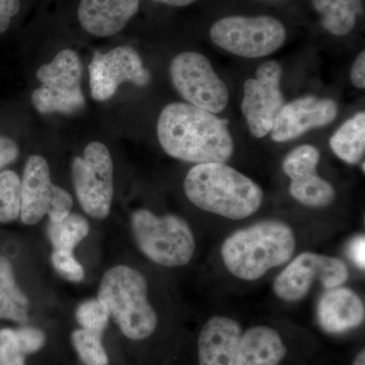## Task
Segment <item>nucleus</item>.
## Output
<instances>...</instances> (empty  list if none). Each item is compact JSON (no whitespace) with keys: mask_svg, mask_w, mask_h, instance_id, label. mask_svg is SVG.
Returning a JSON list of instances; mask_svg holds the SVG:
<instances>
[{"mask_svg":"<svg viewBox=\"0 0 365 365\" xmlns=\"http://www.w3.org/2000/svg\"><path fill=\"white\" fill-rule=\"evenodd\" d=\"M158 141L170 157L196 165L227 163L234 155L227 122L188 103H170L158 117Z\"/></svg>","mask_w":365,"mask_h":365,"instance_id":"f257e3e1","label":"nucleus"},{"mask_svg":"<svg viewBox=\"0 0 365 365\" xmlns=\"http://www.w3.org/2000/svg\"><path fill=\"white\" fill-rule=\"evenodd\" d=\"M297 250L294 230L281 220H262L227 237L220 249L225 268L235 277L256 281L292 260Z\"/></svg>","mask_w":365,"mask_h":365,"instance_id":"f03ea898","label":"nucleus"},{"mask_svg":"<svg viewBox=\"0 0 365 365\" xmlns=\"http://www.w3.org/2000/svg\"><path fill=\"white\" fill-rule=\"evenodd\" d=\"M184 191L197 207L232 220L255 215L264 198L256 182L225 163L194 165L185 178Z\"/></svg>","mask_w":365,"mask_h":365,"instance_id":"7ed1b4c3","label":"nucleus"},{"mask_svg":"<svg viewBox=\"0 0 365 365\" xmlns=\"http://www.w3.org/2000/svg\"><path fill=\"white\" fill-rule=\"evenodd\" d=\"M98 299L129 339L144 340L157 330L158 314L148 300V282L136 269H109L101 281Z\"/></svg>","mask_w":365,"mask_h":365,"instance_id":"20e7f679","label":"nucleus"},{"mask_svg":"<svg viewBox=\"0 0 365 365\" xmlns=\"http://www.w3.org/2000/svg\"><path fill=\"white\" fill-rule=\"evenodd\" d=\"M132 232L139 250L163 267H181L193 258L195 237L189 223L176 215H155L148 209L132 215Z\"/></svg>","mask_w":365,"mask_h":365,"instance_id":"39448f33","label":"nucleus"},{"mask_svg":"<svg viewBox=\"0 0 365 365\" xmlns=\"http://www.w3.org/2000/svg\"><path fill=\"white\" fill-rule=\"evenodd\" d=\"M83 66L78 53L71 49L60 51L50 63L40 67L36 78L40 88L33 91L34 107L42 114H76L85 108L81 91Z\"/></svg>","mask_w":365,"mask_h":365,"instance_id":"423d86ee","label":"nucleus"},{"mask_svg":"<svg viewBox=\"0 0 365 365\" xmlns=\"http://www.w3.org/2000/svg\"><path fill=\"white\" fill-rule=\"evenodd\" d=\"M209 36L216 46L232 54L261 58L279 50L287 35L282 23L272 16H234L213 24Z\"/></svg>","mask_w":365,"mask_h":365,"instance_id":"0eeeda50","label":"nucleus"},{"mask_svg":"<svg viewBox=\"0 0 365 365\" xmlns=\"http://www.w3.org/2000/svg\"><path fill=\"white\" fill-rule=\"evenodd\" d=\"M72 182L78 202L86 215L104 220L111 210L114 196V165L104 143H88L83 157L71 165Z\"/></svg>","mask_w":365,"mask_h":365,"instance_id":"6e6552de","label":"nucleus"},{"mask_svg":"<svg viewBox=\"0 0 365 365\" xmlns=\"http://www.w3.org/2000/svg\"><path fill=\"white\" fill-rule=\"evenodd\" d=\"M170 76L175 90L188 104L220 114L227 108V86L211 66L207 57L184 52L170 62Z\"/></svg>","mask_w":365,"mask_h":365,"instance_id":"1a4fd4ad","label":"nucleus"},{"mask_svg":"<svg viewBox=\"0 0 365 365\" xmlns=\"http://www.w3.org/2000/svg\"><path fill=\"white\" fill-rule=\"evenodd\" d=\"M349 278L347 265L336 257L304 252L288 262L273 283L274 294L287 302H297L307 297L314 283L326 289L343 287Z\"/></svg>","mask_w":365,"mask_h":365,"instance_id":"9d476101","label":"nucleus"},{"mask_svg":"<svg viewBox=\"0 0 365 365\" xmlns=\"http://www.w3.org/2000/svg\"><path fill=\"white\" fill-rule=\"evenodd\" d=\"M281 78L280 63L269 60L258 67L255 78L245 83L242 112L250 132L256 138H263L270 133L276 118L284 107Z\"/></svg>","mask_w":365,"mask_h":365,"instance_id":"9b49d317","label":"nucleus"},{"mask_svg":"<svg viewBox=\"0 0 365 365\" xmlns=\"http://www.w3.org/2000/svg\"><path fill=\"white\" fill-rule=\"evenodd\" d=\"M88 73L91 97L98 102L114 97L122 83L145 86L151 79L140 55L129 46H120L106 54L96 53L88 66Z\"/></svg>","mask_w":365,"mask_h":365,"instance_id":"f8f14e48","label":"nucleus"},{"mask_svg":"<svg viewBox=\"0 0 365 365\" xmlns=\"http://www.w3.org/2000/svg\"><path fill=\"white\" fill-rule=\"evenodd\" d=\"M338 115V105L331 98L307 96L285 104L271 130L275 143H287L312 129L332 123Z\"/></svg>","mask_w":365,"mask_h":365,"instance_id":"ddd939ff","label":"nucleus"},{"mask_svg":"<svg viewBox=\"0 0 365 365\" xmlns=\"http://www.w3.org/2000/svg\"><path fill=\"white\" fill-rule=\"evenodd\" d=\"M242 335L235 319L215 316L204 325L198 338L199 365H235Z\"/></svg>","mask_w":365,"mask_h":365,"instance_id":"4468645a","label":"nucleus"},{"mask_svg":"<svg viewBox=\"0 0 365 365\" xmlns=\"http://www.w3.org/2000/svg\"><path fill=\"white\" fill-rule=\"evenodd\" d=\"M53 186L47 160L42 155H31L21 179V222L34 225L47 215Z\"/></svg>","mask_w":365,"mask_h":365,"instance_id":"2eb2a0df","label":"nucleus"},{"mask_svg":"<svg viewBox=\"0 0 365 365\" xmlns=\"http://www.w3.org/2000/svg\"><path fill=\"white\" fill-rule=\"evenodd\" d=\"M140 0H81L78 16L81 28L95 37L121 32L138 11Z\"/></svg>","mask_w":365,"mask_h":365,"instance_id":"dca6fc26","label":"nucleus"},{"mask_svg":"<svg viewBox=\"0 0 365 365\" xmlns=\"http://www.w3.org/2000/svg\"><path fill=\"white\" fill-rule=\"evenodd\" d=\"M318 321L326 332H347L362 325L365 319L364 300L347 287L328 289L318 304Z\"/></svg>","mask_w":365,"mask_h":365,"instance_id":"f3484780","label":"nucleus"},{"mask_svg":"<svg viewBox=\"0 0 365 365\" xmlns=\"http://www.w3.org/2000/svg\"><path fill=\"white\" fill-rule=\"evenodd\" d=\"M287 348L277 331L255 326L242 333L235 365H280Z\"/></svg>","mask_w":365,"mask_h":365,"instance_id":"a211bd4d","label":"nucleus"},{"mask_svg":"<svg viewBox=\"0 0 365 365\" xmlns=\"http://www.w3.org/2000/svg\"><path fill=\"white\" fill-rule=\"evenodd\" d=\"M312 4L324 29L338 37L351 32L362 11V0H312Z\"/></svg>","mask_w":365,"mask_h":365,"instance_id":"6ab92c4d","label":"nucleus"},{"mask_svg":"<svg viewBox=\"0 0 365 365\" xmlns=\"http://www.w3.org/2000/svg\"><path fill=\"white\" fill-rule=\"evenodd\" d=\"M333 153L348 165L364 160L365 153V114L359 112L346 121L330 139Z\"/></svg>","mask_w":365,"mask_h":365,"instance_id":"aec40b11","label":"nucleus"},{"mask_svg":"<svg viewBox=\"0 0 365 365\" xmlns=\"http://www.w3.org/2000/svg\"><path fill=\"white\" fill-rule=\"evenodd\" d=\"M29 299L14 278L11 262L0 256V319L26 323Z\"/></svg>","mask_w":365,"mask_h":365,"instance_id":"412c9836","label":"nucleus"},{"mask_svg":"<svg viewBox=\"0 0 365 365\" xmlns=\"http://www.w3.org/2000/svg\"><path fill=\"white\" fill-rule=\"evenodd\" d=\"M289 193L297 202L311 208L327 207L336 198V190L318 172L292 180Z\"/></svg>","mask_w":365,"mask_h":365,"instance_id":"4be33fe9","label":"nucleus"},{"mask_svg":"<svg viewBox=\"0 0 365 365\" xmlns=\"http://www.w3.org/2000/svg\"><path fill=\"white\" fill-rule=\"evenodd\" d=\"M90 225L85 217L71 213L58 222H49L47 232L55 250L73 252L79 242L86 239Z\"/></svg>","mask_w":365,"mask_h":365,"instance_id":"5701e85b","label":"nucleus"},{"mask_svg":"<svg viewBox=\"0 0 365 365\" xmlns=\"http://www.w3.org/2000/svg\"><path fill=\"white\" fill-rule=\"evenodd\" d=\"M21 209V178L14 170L0 172V222L18 220Z\"/></svg>","mask_w":365,"mask_h":365,"instance_id":"b1692460","label":"nucleus"},{"mask_svg":"<svg viewBox=\"0 0 365 365\" xmlns=\"http://www.w3.org/2000/svg\"><path fill=\"white\" fill-rule=\"evenodd\" d=\"M72 345L85 365H108L109 357L101 340V334L78 329L71 335Z\"/></svg>","mask_w":365,"mask_h":365,"instance_id":"393cba45","label":"nucleus"},{"mask_svg":"<svg viewBox=\"0 0 365 365\" xmlns=\"http://www.w3.org/2000/svg\"><path fill=\"white\" fill-rule=\"evenodd\" d=\"M321 153L313 145L297 146L285 157L282 163L283 172L290 180L317 173Z\"/></svg>","mask_w":365,"mask_h":365,"instance_id":"a878e982","label":"nucleus"},{"mask_svg":"<svg viewBox=\"0 0 365 365\" xmlns=\"http://www.w3.org/2000/svg\"><path fill=\"white\" fill-rule=\"evenodd\" d=\"M76 318L81 329L101 334L107 327L110 316L101 300L93 299L79 304Z\"/></svg>","mask_w":365,"mask_h":365,"instance_id":"bb28decb","label":"nucleus"},{"mask_svg":"<svg viewBox=\"0 0 365 365\" xmlns=\"http://www.w3.org/2000/svg\"><path fill=\"white\" fill-rule=\"evenodd\" d=\"M53 267L66 279L81 282L85 278V269L76 260L73 252L55 250L51 256Z\"/></svg>","mask_w":365,"mask_h":365,"instance_id":"cd10ccee","label":"nucleus"},{"mask_svg":"<svg viewBox=\"0 0 365 365\" xmlns=\"http://www.w3.org/2000/svg\"><path fill=\"white\" fill-rule=\"evenodd\" d=\"M0 365H25V354L19 348L13 329L0 330Z\"/></svg>","mask_w":365,"mask_h":365,"instance_id":"c85d7f7f","label":"nucleus"},{"mask_svg":"<svg viewBox=\"0 0 365 365\" xmlns=\"http://www.w3.org/2000/svg\"><path fill=\"white\" fill-rule=\"evenodd\" d=\"M73 206V199L71 194L61 187L53 186L51 201L48 207L47 215L50 222H58L69 215Z\"/></svg>","mask_w":365,"mask_h":365,"instance_id":"c756f323","label":"nucleus"},{"mask_svg":"<svg viewBox=\"0 0 365 365\" xmlns=\"http://www.w3.org/2000/svg\"><path fill=\"white\" fill-rule=\"evenodd\" d=\"M16 331V342L24 354H32L42 349L45 345L46 336L40 329L33 327H21Z\"/></svg>","mask_w":365,"mask_h":365,"instance_id":"7c9ffc66","label":"nucleus"},{"mask_svg":"<svg viewBox=\"0 0 365 365\" xmlns=\"http://www.w3.org/2000/svg\"><path fill=\"white\" fill-rule=\"evenodd\" d=\"M20 155V148L14 139L0 135V170L11 165Z\"/></svg>","mask_w":365,"mask_h":365,"instance_id":"2f4dec72","label":"nucleus"},{"mask_svg":"<svg viewBox=\"0 0 365 365\" xmlns=\"http://www.w3.org/2000/svg\"><path fill=\"white\" fill-rule=\"evenodd\" d=\"M21 9L20 0H0V34L6 32Z\"/></svg>","mask_w":365,"mask_h":365,"instance_id":"473e14b6","label":"nucleus"},{"mask_svg":"<svg viewBox=\"0 0 365 365\" xmlns=\"http://www.w3.org/2000/svg\"><path fill=\"white\" fill-rule=\"evenodd\" d=\"M348 256L360 270L365 268V237L364 235H357L348 246Z\"/></svg>","mask_w":365,"mask_h":365,"instance_id":"72a5a7b5","label":"nucleus"},{"mask_svg":"<svg viewBox=\"0 0 365 365\" xmlns=\"http://www.w3.org/2000/svg\"><path fill=\"white\" fill-rule=\"evenodd\" d=\"M350 78L354 86L357 88H365V52L360 53L353 62L351 71H350Z\"/></svg>","mask_w":365,"mask_h":365,"instance_id":"f704fd0d","label":"nucleus"},{"mask_svg":"<svg viewBox=\"0 0 365 365\" xmlns=\"http://www.w3.org/2000/svg\"><path fill=\"white\" fill-rule=\"evenodd\" d=\"M153 1L167 4L170 6H187L194 4L197 0H153Z\"/></svg>","mask_w":365,"mask_h":365,"instance_id":"c9c22d12","label":"nucleus"},{"mask_svg":"<svg viewBox=\"0 0 365 365\" xmlns=\"http://www.w3.org/2000/svg\"><path fill=\"white\" fill-rule=\"evenodd\" d=\"M353 365H365L364 349H362L361 351H360L359 354L356 355L354 361H353Z\"/></svg>","mask_w":365,"mask_h":365,"instance_id":"e433bc0d","label":"nucleus"}]
</instances>
